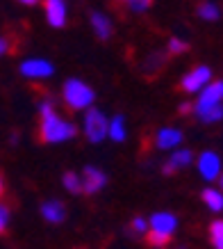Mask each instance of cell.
Listing matches in <instances>:
<instances>
[{
	"label": "cell",
	"mask_w": 223,
	"mask_h": 249,
	"mask_svg": "<svg viewBox=\"0 0 223 249\" xmlns=\"http://www.w3.org/2000/svg\"><path fill=\"white\" fill-rule=\"evenodd\" d=\"M75 135H78V128L55 112L50 98H44L39 103V140L44 144H60L73 140Z\"/></svg>",
	"instance_id": "cell-1"
},
{
	"label": "cell",
	"mask_w": 223,
	"mask_h": 249,
	"mask_svg": "<svg viewBox=\"0 0 223 249\" xmlns=\"http://www.w3.org/2000/svg\"><path fill=\"white\" fill-rule=\"evenodd\" d=\"M62 98L71 112H78V110H89L94 98H96V91L78 78H68L62 87Z\"/></svg>",
	"instance_id": "cell-2"
},
{
	"label": "cell",
	"mask_w": 223,
	"mask_h": 249,
	"mask_svg": "<svg viewBox=\"0 0 223 249\" xmlns=\"http://www.w3.org/2000/svg\"><path fill=\"white\" fill-rule=\"evenodd\" d=\"M148 224L150 229L146 231V242L153 247H164L171 242V233L178 227V219L173 213H155Z\"/></svg>",
	"instance_id": "cell-3"
},
{
	"label": "cell",
	"mask_w": 223,
	"mask_h": 249,
	"mask_svg": "<svg viewBox=\"0 0 223 249\" xmlns=\"http://www.w3.org/2000/svg\"><path fill=\"white\" fill-rule=\"evenodd\" d=\"M107 128H110V119L105 117L103 110L89 107L87 114H84V135H87V140L94 144L103 142L107 137Z\"/></svg>",
	"instance_id": "cell-4"
},
{
	"label": "cell",
	"mask_w": 223,
	"mask_h": 249,
	"mask_svg": "<svg viewBox=\"0 0 223 249\" xmlns=\"http://www.w3.org/2000/svg\"><path fill=\"white\" fill-rule=\"evenodd\" d=\"M221 101H223V83L219 80V83H212V85H207V87H203L193 110H196V114H203L205 110H209V107L219 106Z\"/></svg>",
	"instance_id": "cell-5"
},
{
	"label": "cell",
	"mask_w": 223,
	"mask_h": 249,
	"mask_svg": "<svg viewBox=\"0 0 223 249\" xmlns=\"http://www.w3.org/2000/svg\"><path fill=\"white\" fill-rule=\"evenodd\" d=\"M209 78H212L209 67H196L193 71H189V73L180 80V89L187 91V94L201 91L203 87H207V85H209Z\"/></svg>",
	"instance_id": "cell-6"
},
{
	"label": "cell",
	"mask_w": 223,
	"mask_h": 249,
	"mask_svg": "<svg viewBox=\"0 0 223 249\" xmlns=\"http://www.w3.org/2000/svg\"><path fill=\"white\" fill-rule=\"evenodd\" d=\"M80 176H82V192H84V195H96V192H100V190L105 188V183H107L105 172L94 165L84 167Z\"/></svg>",
	"instance_id": "cell-7"
},
{
	"label": "cell",
	"mask_w": 223,
	"mask_h": 249,
	"mask_svg": "<svg viewBox=\"0 0 223 249\" xmlns=\"http://www.w3.org/2000/svg\"><path fill=\"white\" fill-rule=\"evenodd\" d=\"M198 172L205 181H216L221 176V158L214 151H203L198 158Z\"/></svg>",
	"instance_id": "cell-8"
},
{
	"label": "cell",
	"mask_w": 223,
	"mask_h": 249,
	"mask_svg": "<svg viewBox=\"0 0 223 249\" xmlns=\"http://www.w3.org/2000/svg\"><path fill=\"white\" fill-rule=\"evenodd\" d=\"M21 73L32 80H41V78H50L55 73V69L48 60H25L21 64Z\"/></svg>",
	"instance_id": "cell-9"
},
{
	"label": "cell",
	"mask_w": 223,
	"mask_h": 249,
	"mask_svg": "<svg viewBox=\"0 0 223 249\" xmlns=\"http://www.w3.org/2000/svg\"><path fill=\"white\" fill-rule=\"evenodd\" d=\"M46 18L52 28H64L66 25V2L64 0H46L44 2Z\"/></svg>",
	"instance_id": "cell-10"
},
{
	"label": "cell",
	"mask_w": 223,
	"mask_h": 249,
	"mask_svg": "<svg viewBox=\"0 0 223 249\" xmlns=\"http://www.w3.org/2000/svg\"><path fill=\"white\" fill-rule=\"evenodd\" d=\"M41 217L48 224H62L66 219V206L62 204L60 199H48L41 204Z\"/></svg>",
	"instance_id": "cell-11"
},
{
	"label": "cell",
	"mask_w": 223,
	"mask_h": 249,
	"mask_svg": "<svg viewBox=\"0 0 223 249\" xmlns=\"http://www.w3.org/2000/svg\"><path fill=\"white\" fill-rule=\"evenodd\" d=\"M191 160H193V153L189 151V149L173 151V156L169 158V162L162 167V172L164 174H173V172H178V169H185V167L191 165Z\"/></svg>",
	"instance_id": "cell-12"
},
{
	"label": "cell",
	"mask_w": 223,
	"mask_h": 249,
	"mask_svg": "<svg viewBox=\"0 0 223 249\" xmlns=\"http://www.w3.org/2000/svg\"><path fill=\"white\" fill-rule=\"evenodd\" d=\"M89 21H91V28H94V32L98 35V39H110L112 37V21L110 16L100 14V12H91L89 14Z\"/></svg>",
	"instance_id": "cell-13"
},
{
	"label": "cell",
	"mask_w": 223,
	"mask_h": 249,
	"mask_svg": "<svg viewBox=\"0 0 223 249\" xmlns=\"http://www.w3.org/2000/svg\"><path fill=\"white\" fill-rule=\"evenodd\" d=\"M182 142V133L178 128H162L155 137L157 149H175Z\"/></svg>",
	"instance_id": "cell-14"
},
{
	"label": "cell",
	"mask_w": 223,
	"mask_h": 249,
	"mask_svg": "<svg viewBox=\"0 0 223 249\" xmlns=\"http://www.w3.org/2000/svg\"><path fill=\"white\" fill-rule=\"evenodd\" d=\"M107 135H110V140H114V142H123V140L127 137L126 119H123V114H116V117H112V119H110Z\"/></svg>",
	"instance_id": "cell-15"
},
{
	"label": "cell",
	"mask_w": 223,
	"mask_h": 249,
	"mask_svg": "<svg viewBox=\"0 0 223 249\" xmlns=\"http://www.w3.org/2000/svg\"><path fill=\"white\" fill-rule=\"evenodd\" d=\"M203 201H205V206H207L209 211H214V213H221L223 211V192H219V190H203Z\"/></svg>",
	"instance_id": "cell-16"
},
{
	"label": "cell",
	"mask_w": 223,
	"mask_h": 249,
	"mask_svg": "<svg viewBox=\"0 0 223 249\" xmlns=\"http://www.w3.org/2000/svg\"><path fill=\"white\" fill-rule=\"evenodd\" d=\"M62 185L71 192V195H80L82 192V176L75 172H64L62 176Z\"/></svg>",
	"instance_id": "cell-17"
},
{
	"label": "cell",
	"mask_w": 223,
	"mask_h": 249,
	"mask_svg": "<svg viewBox=\"0 0 223 249\" xmlns=\"http://www.w3.org/2000/svg\"><path fill=\"white\" fill-rule=\"evenodd\" d=\"M166 64V55L164 53H150L148 60L143 62V73H155V71H159V69Z\"/></svg>",
	"instance_id": "cell-18"
},
{
	"label": "cell",
	"mask_w": 223,
	"mask_h": 249,
	"mask_svg": "<svg viewBox=\"0 0 223 249\" xmlns=\"http://www.w3.org/2000/svg\"><path fill=\"white\" fill-rule=\"evenodd\" d=\"M209 240L214 245V249H223V219H216L209 227Z\"/></svg>",
	"instance_id": "cell-19"
},
{
	"label": "cell",
	"mask_w": 223,
	"mask_h": 249,
	"mask_svg": "<svg viewBox=\"0 0 223 249\" xmlns=\"http://www.w3.org/2000/svg\"><path fill=\"white\" fill-rule=\"evenodd\" d=\"M198 16H201L203 21H216L221 16V12H219V7H216L214 2H201L198 5Z\"/></svg>",
	"instance_id": "cell-20"
},
{
	"label": "cell",
	"mask_w": 223,
	"mask_h": 249,
	"mask_svg": "<svg viewBox=\"0 0 223 249\" xmlns=\"http://www.w3.org/2000/svg\"><path fill=\"white\" fill-rule=\"evenodd\" d=\"M198 119L205 121V124H214V121H221V119H223V106L219 103V106L209 107V110H205L203 114H198Z\"/></svg>",
	"instance_id": "cell-21"
},
{
	"label": "cell",
	"mask_w": 223,
	"mask_h": 249,
	"mask_svg": "<svg viewBox=\"0 0 223 249\" xmlns=\"http://www.w3.org/2000/svg\"><path fill=\"white\" fill-rule=\"evenodd\" d=\"M9 217H12V213H9V206L0 201V235L7 231V227H9Z\"/></svg>",
	"instance_id": "cell-22"
},
{
	"label": "cell",
	"mask_w": 223,
	"mask_h": 249,
	"mask_svg": "<svg viewBox=\"0 0 223 249\" xmlns=\"http://www.w3.org/2000/svg\"><path fill=\"white\" fill-rule=\"evenodd\" d=\"M187 48H189V46H187V41H182V39H175V37H173L171 41H169V53H171V55L185 53Z\"/></svg>",
	"instance_id": "cell-23"
},
{
	"label": "cell",
	"mask_w": 223,
	"mask_h": 249,
	"mask_svg": "<svg viewBox=\"0 0 223 249\" xmlns=\"http://www.w3.org/2000/svg\"><path fill=\"white\" fill-rule=\"evenodd\" d=\"M130 231H132V233H137V235L146 233V231H148V224H146V219H143V217H134L132 224H130Z\"/></svg>",
	"instance_id": "cell-24"
},
{
	"label": "cell",
	"mask_w": 223,
	"mask_h": 249,
	"mask_svg": "<svg viewBox=\"0 0 223 249\" xmlns=\"http://www.w3.org/2000/svg\"><path fill=\"white\" fill-rule=\"evenodd\" d=\"M150 5H153V0H132V2H130V9H132V12H146Z\"/></svg>",
	"instance_id": "cell-25"
},
{
	"label": "cell",
	"mask_w": 223,
	"mask_h": 249,
	"mask_svg": "<svg viewBox=\"0 0 223 249\" xmlns=\"http://www.w3.org/2000/svg\"><path fill=\"white\" fill-rule=\"evenodd\" d=\"M5 53H9V41L5 37H0V57H2Z\"/></svg>",
	"instance_id": "cell-26"
},
{
	"label": "cell",
	"mask_w": 223,
	"mask_h": 249,
	"mask_svg": "<svg viewBox=\"0 0 223 249\" xmlns=\"http://www.w3.org/2000/svg\"><path fill=\"white\" fill-rule=\"evenodd\" d=\"M191 103H182V106H180V114H189L191 112Z\"/></svg>",
	"instance_id": "cell-27"
},
{
	"label": "cell",
	"mask_w": 223,
	"mask_h": 249,
	"mask_svg": "<svg viewBox=\"0 0 223 249\" xmlns=\"http://www.w3.org/2000/svg\"><path fill=\"white\" fill-rule=\"evenodd\" d=\"M18 2H23V5H37L39 0H18Z\"/></svg>",
	"instance_id": "cell-28"
},
{
	"label": "cell",
	"mask_w": 223,
	"mask_h": 249,
	"mask_svg": "<svg viewBox=\"0 0 223 249\" xmlns=\"http://www.w3.org/2000/svg\"><path fill=\"white\" fill-rule=\"evenodd\" d=\"M2 192H5V181H2V176H0V196H2Z\"/></svg>",
	"instance_id": "cell-29"
},
{
	"label": "cell",
	"mask_w": 223,
	"mask_h": 249,
	"mask_svg": "<svg viewBox=\"0 0 223 249\" xmlns=\"http://www.w3.org/2000/svg\"><path fill=\"white\" fill-rule=\"evenodd\" d=\"M219 185H221V190H223V174H221V178H219Z\"/></svg>",
	"instance_id": "cell-30"
},
{
	"label": "cell",
	"mask_w": 223,
	"mask_h": 249,
	"mask_svg": "<svg viewBox=\"0 0 223 249\" xmlns=\"http://www.w3.org/2000/svg\"><path fill=\"white\" fill-rule=\"evenodd\" d=\"M126 2H132V0H126Z\"/></svg>",
	"instance_id": "cell-31"
}]
</instances>
